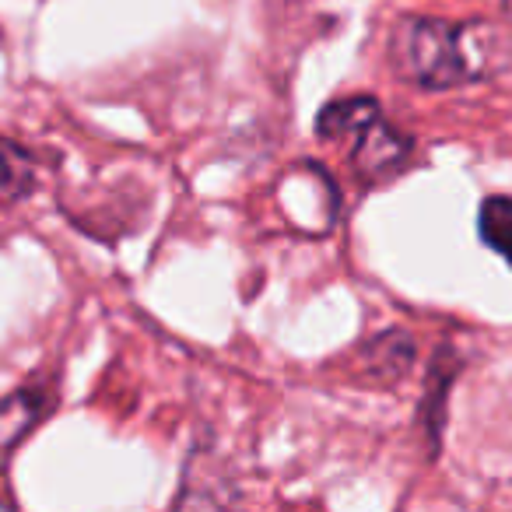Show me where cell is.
Returning a JSON list of instances; mask_svg holds the SVG:
<instances>
[{"instance_id": "cell-1", "label": "cell", "mask_w": 512, "mask_h": 512, "mask_svg": "<svg viewBox=\"0 0 512 512\" xmlns=\"http://www.w3.org/2000/svg\"><path fill=\"white\" fill-rule=\"evenodd\" d=\"M498 43L491 25H453L442 18H407L390 39L397 74L425 92L467 85L488 74V46Z\"/></svg>"}, {"instance_id": "cell-2", "label": "cell", "mask_w": 512, "mask_h": 512, "mask_svg": "<svg viewBox=\"0 0 512 512\" xmlns=\"http://www.w3.org/2000/svg\"><path fill=\"white\" fill-rule=\"evenodd\" d=\"M348 141H351V165H355L358 179H365V183L390 179L393 172L404 169L414 151L411 137L393 127V123H386L383 116H376V120H369L365 127H358Z\"/></svg>"}, {"instance_id": "cell-3", "label": "cell", "mask_w": 512, "mask_h": 512, "mask_svg": "<svg viewBox=\"0 0 512 512\" xmlns=\"http://www.w3.org/2000/svg\"><path fill=\"white\" fill-rule=\"evenodd\" d=\"M376 116H383V106H379L372 95L334 99L316 116V134H320L323 141H348L358 127H365V123L376 120Z\"/></svg>"}, {"instance_id": "cell-4", "label": "cell", "mask_w": 512, "mask_h": 512, "mask_svg": "<svg viewBox=\"0 0 512 512\" xmlns=\"http://www.w3.org/2000/svg\"><path fill=\"white\" fill-rule=\"evenodd\" d=\"M365 372L379 379H400L414 362V341L404 330H390V334H379L376 341L365 344L362 351Z\"/></svg>"}, {"instance_id": "cell-5", "label": "cell", "mask_w": 512, "mask_h": 512, "mask_svg": "<svg viewBox=\"0 0 512 512\" xmlns=\"http://www.w3.org/2000/svg\"><path fill=\"white\" fill-rule=\"evenodd\" d=\"M36 190V158L22 144L0 137V204H18Z\"/></svg>"}, {"instance_id": "cell-6", "label": "cell", "mask_w": 512, "mask_h": 512, "mask_svg": "<svg viewBox=\"0 0 512 512\" xmlns=\"http://www.w3.org/2000/svg\"><path fill=\"white\" fill-rule=\"evenodd\" d=\"M46 411V393L43 390H18L11 397L0 400V449L15 446Z\"/></svg>"}, {"instance_id": "cell-7", "label": "cell", "mask_w": 512, "mask_h": 512, "mask_svg": "<svg viewBox=\"0 0 512 512\" xmlns=\"http://www.w3.org/2000/svg\"><path fill=\"white\" fill-rule=\"evenodd\" d=\"M477 232L484 246H491L498 256H505L512 267V197H488L477 214Z\"/></svg>"}, {"instance_id": "cell-8", "label": "cell", "mask_w": 512, "mask_h": 512, "mask_svg": "<svg viewBox=\"0 0 512 512\" xmlns=\"http://www.w3.org/2000/svg\"><path fill=\"white\" fill-rule=\"evenodd\" d=\"M453 383V369H432V379H428V397H425V428L432 435V449L439 446V432H442V407H446V386Z\"/></svg>"}, {"instance_id": "cell-9", "label": "cell", "mask_w": 512, "mask_h": 512, "mask_svg": "<svg viewBox=\"0 0 512 512\" xmlns=\"http://www.w3.org/2000/svg\"><path fill=\"white\" fill-rule=\"evenodd\" d=\"M505 11H509V22H512V0H505Z\"/></svg>"}]
</instances>
